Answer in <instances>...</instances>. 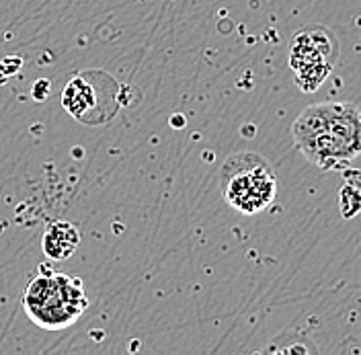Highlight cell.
Listing matches in <instances>:
<instances>
[{
    "label": "cell",
    "mask_w": 361,
    "mask_h": 355,
    "mask_svg": "<svg viewBox=\"0 0 361 355\" xmlns=\"http://www.w3.org/2000/svg\"><path fill=\"white\" fill-rule=\"evenodd\" d=\"M298 150L322 171H343L361 155V109L353 103H316L295 117Z\"/></svg>",
    "instance_id": "6da1fadb"
},
{
    "label": "cell",
    "mask_w": 361,
    "mask_h": 355,
    "mask_svg": "<svg viewBox=\"0 0 361 355\" xmlns=\"http://www.w3.org/2000/svg\"><path fill=\"white\" fill-rule=\"evenodd\" d=\"M87 308L89 298L82 282L49 267H39V273L23 291V311L45 331L72 327Z\"/></svg>",
    "instance_id": "7a4b0ae2"
},
{
    "label": "cell",
    "mask_w": 361,
    "mask_h": 355,
    "mask_svg": "<svg viewBox=\"0 0 361 355\" xmlns=\"http://www.w3.org/2000/svg\"><path fill=\"white\" fill-rule=\"evenodd\" d=\"M224 200L240 214L267 210L277 195V177L267 158L257 152H238L226 158L220 169Z\"/></svg>",
    "instance_id": "3957f363"
},
{
    "label": "cell",
    "mask_w": 361,
    "mask_h": 355,
    "mask_svg": "<svg viewBox=\"0 0 361 355\" xmlns=\"http://www.w3.org/2000/svg\"><path fill=\"white\" fill-rule=\"evenodd\" d=\"M337 35L324 25H304L293 33L290 44V68L302 92L318 90L337 64Z\"/></svg>",
    "instance_id": "277c9868"
},
{
    "label": "cell",
    "mask_w": 361,
    "mask_h": 355,
    "mask_svg": "<svg viewBox=\"0 0 361 355\" xmlns=\"http://www.w3.org/2000/svg\"><path fill=\"white\" fill-rule=\"evenodd\" d=\"M115 85L111 76L103 72H82L70 78L62 92V105L72 117L85 124H103L107 121L99 109L101 92Z\"/></svg>",
    "instance_id": "5b68a950"
},
{
    "label": "cell",
    "mask_w": 361,
    "mask_h": 355,
    "mask_svg": "<svg viewBox=\"0 0 361 355\" xmlns=\"http://www.w3.org/2000/svg\"><path fill=\"white\" fill-rule=\"evenodd\" d=\"M80 244V230L72 222H54L42 236V251L51 261H66Z\"/></svg>",
    "instance_id": "8992f818"
},
{
    "label": "cell",
    "mask_w": 361,
    "mask_h": 355,
    "mask_svg": "<svg viewBox=\"0 0 361 355\" xmlns=\"http://www.w3.org/2000/svg\"><path fill=\"white\" fill-rule=\"evenodd\" d=\"M338 207H341V216L345 220L355 218L361 212V189L355 185L345 183V187H341L338 191Z\"/></svg>",
    "instance_id": "52a82bcc"
}]
</instances>
